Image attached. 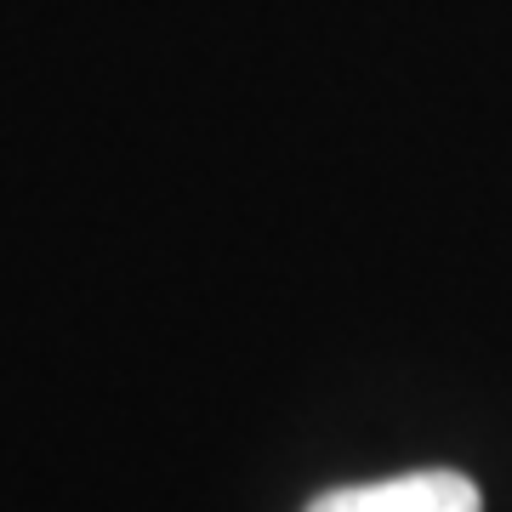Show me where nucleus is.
Masks as SVG:
<instances>
[{"mask_svg":"<svg viewBox=\"0 0 512 512\" xmlns=\"http://www.w3.org/2000/svg\"><path fill=\"white\" fill-rule=\"evenodd\" d=\"M308 512H484V495L467 473L421 467V473L376 478V484H342L313 495Z\"/></svg>","mask_w":512,"mask_h":512,"instance_id":"nucleus-1","label":"nucleus"}]
</instances>
